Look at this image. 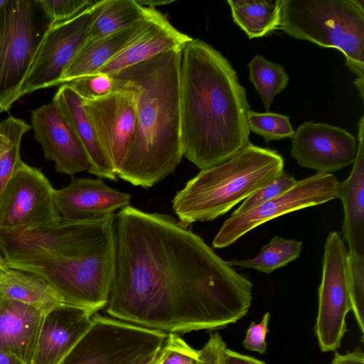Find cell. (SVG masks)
Returning a JSON list of instances; mask_svg holds the SVG:
<instances>
[{"mask_svg": "<svg viewBox=\"0 0 364 364\" xmlns=\"http://www.w3.org/2000/svg\"><path fill=\"white\" fill-rule=\"evenodd\" d=\"M106 312L166 333L221 328L246 316L252 283L172 216L128 205L114 215Z\"/></svg>", "mask_w": 364, "mask_h": 364, "instance_id": "obj_1", "label": "cell"}, {"mask_svg": "<svg viewBox=\"0 0 364 364\" xmlns=\"http://www.w3.org/2000/svg\"><path fill=\"white\" fill-rule=\"evenodd\" d=\"M179 105L183 156L201 170L250 143L245 88L229 61L198 38L182 50Z\"/></svg>", "mask_w": 364, "mask_h": 364, "instance_id": "obj_2", "label": "cell"}, {"mask_svg": "<svg viewBox=\"0 0 364 364\" xmlns=\"http://www.w3.org/2000/svg\"><path fill=\"white\" fill-rule=\"evenodd\" d=\"M183 50H173L111 75L134 97L133 139L118 176L149 188L174 172L183 157L179 80Z\"/></svg>", "mask_w": 364, "mask_h": 364, "instance_id": "obj_3", "label": "cell"}, {"mask_svg": "<svg viewBox=\"0 0 364 364\" xmlns=\"http://www.w3.org/2000/svg\"><path fill=\"white\" fill-rule=\"evenodd\" d=\"M284 166L276 150L250 143L225 162L200 170L172 200L179 224L186 228L224 215L278 178Z\"/></svg>", "mask_w": 364, "mask_h": 364, "instance_id": "obj_4", "label": "cell"}, {"mask_svg": "<svg viewBox=\"0 0 364 364\" xmlns=\"http://www.w3.org/2000/svg\"><path fill=\"white\" fill-rule=\"evenodd\" d=\"M279 29L342 52L364 100L363 0H280Z\"/></svg>", "mask_w": 364, "mask_h": 364, "instance_id": "obj_5", "label": "cell"}, {"mask_svg": "<svg viewBox=\"0 0 364 364\" xmlns=\"http://www.w3.org/2000/svg\"><path fill=\"white\" fill-rule=\"evenodd\" d=\"M114 215L81 221L61 218L31 232L0 230V252L9 269L19 270L54 259L83 256L113 235Z\"/></svg>", "mask_w": 364, "mask_h": 364, "instance_id": "obj_6", "label": "cell"}, {"mask_svg": "<svg viewBox=\"0 0 364 364\" xmlns=\"http://www.w3.org/2000/svg\"><path fill=\"white\" fill-rule=\"evenodd\" d=\"M52 22L38 0H8L0 14V112L20 98L22 84Z\"/></svg>", "mask_w": 364, "mask_h": 364, "instance_id": "obj_7", "label": "cell"}, {"mask_svg": "<svg viewBox=\"0 0 364 364\" xmlns=\"http://www.w3.org/2000/svg\"><path fill=\"white\" fill-rule=\"evenodd\" d=\"M168 333L95 314L90 328L60 364H149Z\"/></svg>", "mask_w": 364, "mask_h": 364, "instance_id": "obj_8", "label": "cell"}, {"mask_svg": "<svg viewBox=\"0 0 364 364\" xmlns=\"http://www.w3.org/2000/svg\"><path fill=\"white\" fill-rule=\"evenodd\" d=\"M114 269V232L90 254L51 260L23 271L44 279L60 294L64 303L96 314L108 302Z\"/></svg>", "mask_w": 364, "mask_h": 364, "instance_id": "obj_9", "label": "cell"}, {"mask_svg": "<svg viewBox=\"0 0 364 364\" xmlns=\"http://www.w3.org/2000/svg\"><path fill=\"white\" fill-rule=\"evenodd\" d=\"M348 250L340 234L331 231L324 245L322 277L315 333L323 352L341 346L347 331L346 318L351 310L347 273Z\"/></svg>", "mask_w": 364, "mask_h": 364, "instance_id": "obj_10", "label": "cell"}, {"mask_svg": "<svg viewBox=\"0 0 364 364\" xmlns=\"http://www.w3.org/2000/svg\"><path fill=\"white\" fill-rule=\"evenodd\" d=\"M339 181L332 173H316L296 180L284 193L251 210L231 215L213 241L215 248H224L254 228L281 215L321 205L338 198Z\"/></svg>", "mask_w": 364, "mask_h": 364, "instance_id": "obj_11", "label": "cell"}, {"mask_svg": "<svg viewBox=\"0 0 364 364\" xmlns=\"http://www.w3.org/2000/svg\"><path fill=\"white\" fill-rule=\"evenodd\" d=\"M55 190L39 169L21 161L0 196V230L31 232L59 221Z\"/></svg>", "mask_w": 364, "mask_h": 364, "instance_id": "obj_12", "label": "cell"}, {"mask_svg": "<svg viewBox=\"0 0 364 364\" xmlns=\"http://www.w3.org/2000/svg\"><path fill=\"white\" fill-rule=\"evenodd\" d=\"M93 5L70 19L51 24L22 84L20 97L60 84L65 70L87 41Z\"/></svg>", "mask_w": 364, "mask_h": 364, "instance_id": "obj_13", "label": "cell"}, {"mask_svg": "<svg viewBox=\"0 0 364 364\" xmlns=\"http://www.w3.org/2000/svg\"><path fill=\"white\" fill-rule=\"evenodd\" d=\"M114 82L115 92L95 100H82V104L118 176L133 139L136 112L132 92Z\"/></svg>", "mask_w": 364, "mask_h": 364, "instance_id": "obj_14", "label": "cell"}, {"mask_svg": "<svg viewBox=\"0 0 364 364\" xmlns=\"http://www.w3.org/2000/svg\"><path fill=\"white\" fill-rule=\"evenodd\" d=\"M356 151L353 135L326 123L305 122L291 137V154L297 164L317 173H330L350 166Z\"/></svg>", "mask_w": 364, "mask_h": 364, "instance_id": "obj_15", "label": "cell"}, {"mask_svg": "<svg viewBox=\"0 0 364 364\" xmlns=\"http://www.w3.org/2000/svg\"><path fill=\"white\" fill-rule=\"evenodd\" d=\"M31 126L45 159L55 163L56 171L73 176L89 170L90 162L87 154L55 102L32 111Z\"/></svg>", "mask_w": 364, "mask_h": 364, "instance_id": "obj_16", "label": "cell"}, {"mask_svg": "<svg viewBox=\"0 0 364 364\" xmlns=\"http://www.w3.org/2000/svg\"><path fill=\"white\" fill-rule=\"evenodd\" d=\"M144 7V14L134 33L97 73L112 75L163 53L183 50L193 39L176 28L167 16L156 8Z\"/></svg>", "mask_w": 364, "mask_h": 364, "instance_id": "obj_17", "label": "cell"}, {"mask_svg": "<svg viewBox=\"0 0 364 364\" xmlns=\"http://www.w3.org/2000/svg\"><path fill=\"white\" fill-rule=\"evenodd\" d=\"M131 196L108 186L101 178H75L55 190L54 202L60 218L81 221L113 214L130 203Z\"/></svg>", "mask_w": 364, "mask_h": 364, "instance_id": "obj_18", "label": "cell"}, {"mask_svg": "<svg viewBox=\"0 0 364 364\" xmlns=\"http://www.w3.org/2000/svg\"><path fill=\"white\" fill-rule=\"evenodd\" d=\"M94 314L67 303L45 314L33 364H60L90 328Z\"/></svg>", "mask_w": 364, "mask_h": 364, "instance_id": "obj_19", "label": "cell"}, {"mask_svg": "<svg viewBox=\"0 0 364 364\" xmlns=\"http://www.w3.org/2000/svg\"><path fill=\"white\" fill-rule=\"evenodd\" d=\"M44 314L0 294V349L33 364Z\"/></svg>", "mask_w": 364, "mask_h": 364, "instance_id": "obj_20", "label": "cell"}, {"mask_svg": "<svg viewBox=\"0 0 364 364\" xmlns=\"http://www.w3.org/2000/svg\"><path fill=\"white\" fill-rule=\"evenodd\" d=\"M364 117L358 124V146L349 176L339 182L344 218L342 234L348 251L364 254Z\"/></svg>", "mask_w": 364, "mask_h": 364, "instance_id": "obj_21", "label": "cell"}, {"mask_svg": "<svg viewBox=\"0 0 364 364\" xmlns=\"http://www.w3.org/2000/svg\"><path fill=\"white\" fill-rule=\"evenodd\" d=\"M53 101L73 127L87 154L90 162L87 171L100 178L117 180V174L97 139L80 95L65 83L58 88Z\"/></svg>", "mask_w": 364, "mask_h": 364, "instance_id": "obj_22", "label": "cell"}, {"mask_svg": "<svg viewBox=\"0 0 364 364\" xmlns=\"http://www.w3.org/2000/svg\"><path fill=\"white\" fill-rule=\"evenodd\" d=\"M140 19L127 29L87 41L65 70L60 84L97 73L124 46L137 29Z\"/></svg>", "mask_w": 364, "mask_h": 364, "instance_id": "obj_23", "label": "cell"}, {"mask_svg": "<svg viewBox=\"0 0 364 364\" xmlns=\"http://www.w3.org/2000/svg\"><path fill=\"white\" fill-rule=\"evenodd\" d=\"M0 294L31 305L44 314L64 303L60 294L44 279L15 269H9L0 282Z\"/></svg>", "mask_w": 364, "mask_h": 364, "instance_id": "obj_24", "label": "cell"}, {"mask_svg": "<svg viewBox=\"0 0 364 364\" xmlns=\"http://www.w3.org/2000/svg\"><path fill=\"white\" fill-rule=\"evenodd\" d=\"M144 11L145 7L137 0L97 1L93 5L87 41L98 40L134 26Z\"/></svg>", "mask_w": 364, "mask_h": 364, "instance_id": "obj_25", "label": "cell"}, {"mask_svg": "<svg viewBox=\"0 0 364 364\" xmlns=\"http://www.w3.org/2000/svg\"><path fill=\"white\" fill-rule=\"evenodd\" d=\"M234 22L249 38L263 37L279 29L280 0H228Z\"/></svg>", "mask_w": 364, "mask_h": 364, "instance_id": "obj_26", "label": "cell"}, {"mask_svg": "<svg viewBox=\"0 0 364 364\" xmlns=\"http://www.w3.org/2000/svg\"><path fill=\"white\" fill-rule=\"evenodd\" d=\"M302 242L296 240H286L279 236L274 237L263 246L257 255L252 259H232L230 266L252 268L269 274L277 269L287 265L296 259L301 252Z\"/></svg>", "mask_w": 364, "mask_h": 364, "instance_id": "obj_27", "label": "cell"}, {"mask_svg": "<svg viewBox=\"0 0 364 364\" xmlns=\"http://www.w3.org/2000/svg\"><path fill=\"white\" fill-rule=\"evenodd\" d=\"M31 128L12 116L0 122V196L21 161V142Z\"/></svg>", "mask_w": 364, "mask_h": 364, "instance_id": "obj_28", "label": "cell"}, {"mask_svg": "<svg viewBox=\"0 0 364 364\" xmlns=\"http://www.w3.org/2000/svg\"><path fill=\"white\" fill-rule=\"evenodd\" d=\"M249 80L260 95L267 110L270 108L274 97L288 85L289 76L281 65L256 55L248 63Z\"/></svg>", "mask_w": 364, "mask_h": 364, "instance_id": "obj_29", "label": "cell"}, {"mask_svg": "<svg viewBox=\"0 0 364 364\" xmlns=\"http://www.w3.org/2000/svg\"><path fill=\"white\" fill-rule=\"evenodd\" d=\"M247 122L250 132L262 136L266 142L292 137L294 130L289 116L273 112L249 110Z\"/></svg>", "mask_w": 364, "mask_h": 364, "instance_id": "obj_30", "label": "cell"}, {"mask_svg": "<svg viewBox=\"0 0 364 364\" xmlns=\"http://www.w3.org/2000/svg\"><path fill=\"white\" fill-rule=\"evenodd\" d=\"M347 273L353 311L358 327L364 333V254L348 250Z\"/></svg>", "mask_w": 364, "mask_h": 364, "instance_id": "obj_31", "label": "cell"}, {"mask_svg": "<svg viewBox=\"0 0 364 364\" xmlns=\"http://www.w3.org/2000/svg\"><path fill=\"white\" fill-rule=\"evenodd\" d=\"M156 364H203V355L176 333H168Z\"/></svg>", "mask_w": 364, "mask_h": 364, "instance_id": "obj_32", "label": "cell"}, {"mask_svg": "<svg viewBox=\"0 0 364 364\" xmlns=\"http://www.w3.org/2000/svg\"><path fill=\"white\" fill-rule=\"evenodd\" d=\"M84 101L95 100L116 91L111 75L97 73L67 82Z\"/></svg>", "mask_w": 364, "mask_h": 364, "instance_id": "obj_33", "label": "cell"}, {"mask_svg": "<svg viewBox=\"0 0 364 364\" xmlns=\"http://www.w3.org/2000/svg\"><path fill=\"white\" fill-rule=\"evenodd\" d=\"M296 180L284 171L273 181L245 199L232 215L242 214L281 195L294 186Z\"/></svg>", "mask_w": 364, "mask_h": 364, "instance_id": "obj_34", "label": "cell"}, {"mask_svg": "<svg viewBox=\"0 0 364 364\" xmlns=\"http://www.w3.org/2000/svg\"><path fill=\"white\" fill-rule=\"evenodd\" d=\"M52 23L70 19L93 5V0H38Z\"/></svg>", "mask_w": 364, "mask_h": 364, "instance_id": "obj_35", "label": "cell"}, {"mask_svg": "<svg viewBox=\"0 0 364 364\" xmlns=\"http://www.w3.org/2000/svg\"><path fill=\"white\" fill-rule=\"evenodd\" d=\"M269 319L270 314L267 312L259 323H251L242 342L243 346L247 350L255 351L260 354H264L266 352L267 346L266 336L269 331Z\"/></svg>", "mask_w": 364, "mask_h": 364, "instance_id": "obj_36", "label": "cell"}, {"mask_svg": "<svg viewBox=\"0 0 364 364\" xmlns=\"http://www.w3.org/2000/svg\"><path fill=\"white\" fill-rule=\"evenodd\" d=\"M222 364H266L252 356L241 354L226 348L224 351Z\"/></svg>", "mask_w": 364, "mask_h": 364, "instance_id": "obj_37", "label": "cell"}, {"mask_svg": "<svg viewBox=\"0 0 364 364\" xmlns=\"http://www.w3.org/2000/svg\"><path fill=\"white\" fill-rule=\"evenodd\" d=\"M331 364H364V354L360 348L344 355L336 352Z\"/></svg>", "mask_w": 364, "mask_h": 364, "instance_id": "obj_38", "label": "cell"}, {"mask_svg": "<svg viewBox=\"0 0 364 364\" xmlns=\"http://www.w3.org/2000/svg\"><path fill=\"white\" fill-rule=\"evenodd\" d=\"M0 364H25L21 359H20L15 354L0 349Z\"/></svg>", "mask_w": 364, "mask_h": 364, "instance_id": "obj_39", "label": "cell"}, {"mask_svg": "<svg viewBox=\"0 0 364 364\" xmlns=\"http://www.w3.org/2000/svg\"><path fill=\"white\" fill-rule=\"evenodd\" d=\"M138 3L141 4L142 6H146V7H154L156 8V6H164L167 5L173 2V1H166V0H149V1H142V0H137Z\"/></svg>", "mask_w": 364, "mask_h": 364, "instance_id": "obj_40", "label": "cell"}, {"mask_svg": "<svg viewBox=\"0 0 364 364\" xmlns=\"http://www.w3.org/2000/svg\"><path fill=\"white\" fill-rule=\"evenodd\" d=\"M9 270V268L5 263L3 256L0 252V282L4 278Z\"/></svg>", "mask_w": 364, "mask_h": 364, "instance_id": "obj_41", "label": "cell"}, {"mask_svg": "<svg viewBox=\"0 0 364 364\" xmlns=\"http://www.w3.org/2000/svg\"><path fill=\"white\" fill-rule=\"evenodd\" d=\"M8 0H0V14L2 11L5 4H6Z\"/></svg>", "mask_w": 364, "mask_h": 364, "instance_id": "obj_42", "label": "cell"}, {"mask_svg": "<svg viewBox=\"0 0 364 364\" xmlns=\"http://www.w3.org/2000/svg\"><path fill=\"white\" fill-rule=\"evenodd\" d=\"M162 349V348H161ZM161 351L159 353V354L157 355V356L149 363V364H156L157 363V361H158V359L161 355Z\"/></svg>", "mask_w": 364, "mask_h": 364, "instance_id": "obj_43", "label": "cell"}]
</instances>
